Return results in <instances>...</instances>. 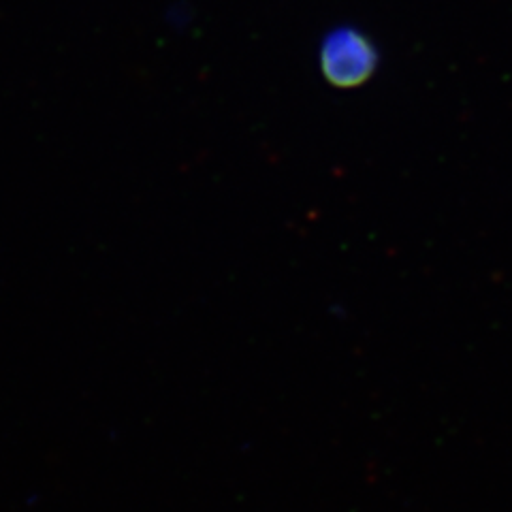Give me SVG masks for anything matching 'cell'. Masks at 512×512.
Returning <instances> with one entry per match:
<instances>
[{
	"mask_svg": "<svg viewBox=\"0 0 512 512\" xmlns=\"http://www.w3.org/2000/svg\"><path fill=\"white\" fill-rule=\"evenodd\" d=\"M378 52L374 43L355 28L329 32L320 45V69L335 88H357L374 75Z\"/></svg>",
	"mask_w": 512,
	"mask_h": 512,
	"instance_id": "1",
	"label": "cell"
}]
</instances>
